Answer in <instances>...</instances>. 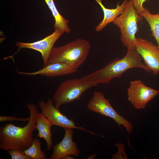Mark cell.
Returning a JSON list of instances; mask_svg holds the SVG:
<instances>
[{
  "mask_svg": "<svg viewBox=\"0 0 159 159\" xmlns=\"http://www.w3.org/2000/svg\"><path fill=\"white\" fill-rule=\"evenodd\" d=\"M143 59L136 49H127L122 58L115 59L104 67L82 77L84 80L99 84H108L113 79L120 77L128 70L139 68L145 71H150L142 62Z\"/></svg>",
  "mask_w": 159,
  "mask_h": 159,
  "instance_id": "2",
  "label": "cell"
},
{
  "mask_svg": "<svg viewBox=\"0 0 159 159\" xmlns=\"http://www.w3.org/2000/svg\"><path fill=\"white\" fill-rule=\"evenodd\" d=\"M53 100L49 98L46 102L41 100L38 103L42 112L51 122L52 125H56L62 127L64 129H77L87 131L91 134L95 133L81 127L76 126L72 120L69 119L63 115L53 105Z\"/></svg>",
  "mask_w": 159,
  "mask_h": 159,
  "instance_id": "8",
  "label": "cell"
},
{
  "mask_svg": "<svg viewBox=\"0 0 159 159\" xmlns=\"http://www.w3.org/2000/svg\"><path fill=\"white\" fill-rule=\"evenodd\" d=\"M95 0L100 6L104 14L103 19L95 28L96 32H99L109 23L112 22L117 16L122 13L127 0H124L120 5L117 4L116 8L111 9L106 8L102 3V0Z\"/></svg>",
  "mask_w": 159,
  "mask_h": 159,
  "instance_id": "13",
  "label": "cell"
},
{
  "mask_svg": "<svg viewBox=\"0 0 159 159\" xmlns=\"http://www.w3.org/2000/svg\"><path fill=\"white\" fill-rule=\"evenodd\" d=\"M91 48L87 40L78 38L65 45L54 47L48 64L60 62L78 69L86 59Z\"/></svg>",
  "mask_w": 159,
  "mask_h": 159,
  "instance_id": "3",
  "label": "cell"
},
{
  "mask_svg": "<svg viewBox=\"0 0 159 159\" xmlns=\"http://www.w3.org/2000/svg\"><path fill=\"white\" fill-rule=\"evenodd\" d=\"M65 134L62 140L52 146L53 151L49 159H62L67 155L79 156L80 150L77 145L73 140L74 130L71 128L64 129Z\"/></svg>",
  "mask_w": 159,
  "mask_h": 159,
  "instance_id": "11",
  "label": "cell"
},
{
  "mask_svg": "<svg viewBox=\"0 0 159 159\" xmlns=\"http://www.w3.org/2000/svg\"><path fill=\"white\" fill-rule=\"evenodd\" d=\"M62 30H54L53 33L40 40L32 43L17 42L16 45L19 49L26 48L33 49L39 52L42 54L44 66L48 64L50 55L57 41L64 33Z\"/></svg>",
  "mask_w": 159,
  "mask_h": 159,
  "instance_id": "10",
  "label": "cell"
},
{
  "mask_svg": "<svg viewBox=\"0 0 159 159\" xmlns=\"http://www.w3.org/2000/svg\"><path fill=\"white\" fill-rule=\"evenodd\" d=\"M140 15L146 20L150 25L152 35L156 40L159 49V13L152 14L145 8L144 10Z\"/></svg>",
  "mask_w": 159,
  "mask_h": 159,
  "instance_id": "16",
  "label": "cell"
},
{
  "mask_svg": "<svg viewBox=\"0 0 159 159\" xmlns=\"http://www.w3.org/2000/svg\"><path fill=\"white\" fill-rule=\"evenodd\" d=\"M8 151L11 159H32L22 151L17 149H11Z\"/></svg>",
  "mask_w": 159,
  "mask_h": 159,
  "instance_id": "18",
  "label": "cell"
},
{
  "mask_svg": "<svg viewBox=\"0 0 159 159\" xmlns=\"http://www.w3.org/2000/svg\"><path fill=\"white\" fill-rule=\"evenodd\" d=\"M68 64L63 62H57L47 64L42 68L32 72H18L19 74L28 76L40 75L49 77L67 75L77 72Z\"/></svg>",
  "mask_w": 159,
  "mask_h": 159,
  "instance_id": "12",
  "label": "cell"
},
{
  "mask_svg": "<svg viewBox=\"0 0 159 159\" xmlns=\"http://www.w3.org/2000/svg\"><path fill=\"white\" fill-rule=\"evenodd\" d=\"M127 100L136 109H144L159 94V90L146 85L140 80L132 81L127 90Z\"/></svg>",
  "mask_w": 159,
  "mask_h": 159,
  "instance_id": "7",
  "label": "cell"
},
{
  "mask_svg": "<svg viewBox=\"0 0 159 159\" xmlns=\"http://www.w3.org/2000/svg\"><path fill=\"white\" fill-rule=\"evenodd\" d=\"M87 108L92 111L113 119L120 128L123 126L128 133L132 132L133 125L132 123L120 115L113 108L109 100L106 98L101 91H95L91 99L87 104Z\"/></svg>",
  "mask_w": 159,
  "mask_h": 159,
  "instance_id": "6",
  "label": "cell"
},
{
  "mask_svg": "<svg viewBox=\"0 0 159 159\" xmlns=\"http://www.w3.org/2000/svg\"><path fill=\"white\" fill-rule=\"evenodd\" d=\"M74 159L71 155H67L64 157L62 159Z\"/></svg>",
  "mask_w": 159,
  "mask_h": 159,
  "instance_id": "21",
  "label": "cell"
},
{
  "mask_svg": "<svg viewBox=\"0 0 159 159\" xmlns=\"http://www.w3.org/2000/svg\"><path fill=\"white\" fill-rule=\"evenodd\" d=\"M136 49L143 60L144 64L154 75L159 73V49L152 42L136 38Z\"/></svg>",
  "mask_w": 159,
  "mask_h": 159,
  "instance_id": "9",
  "label": "cell"
},
{
  "mask_svg": "<svg viewBox=\"0 0 159 159\" xmlns=\"http://www.w3.org/2000/svg\"><path fill=\"white\" fill-rule=\"evenodd\" d=\"M29 117L25 118L17 117L13 116H0V121H21L25 122L29 121Z\"/></svg>",
  "mask_w": 159,
  "mask_h": 159,
  "instance_id": "19",
  "label": "cell"
},
{
  "mask_svg": "<svg viewBox=\"0 0 159 159\" xmlns=\"http://www.w3.org/2000/svg\"><path fill=\"white\" fill-rule=\"evenodd\" d=\"M44 1L50 10L54 18V29H59L64 33H70L71 30L68 26L69 20L64 18L59 13L56 7L53 0Z\"/></svg>",
  "mask_w": 159,
  "mask_h": 159,
  "instance_id": "15",
  "label": "cell"
},
{
  "mask_svg": "<svg viewBox=\"0 0 159 159\" xmlns=\"http://www.w3.org/2000/svg\"><path fill=\"white\" fill-rule=\"evenodd\" d=\"M132 0L135 8L139 14L144 10L145 8L143 7V4L145 1L148 0Z\"/></svg>",
  "mask_w": 159,
  "mask_h": 159,
  "instance_id": "20",
  "label": "cell"
},
{
  "mask_svg": "<svg viewBox=\"0 0 159 159\" xmlns=\"http://www.w3.org/2000/svg\"><path fill=\"white\" fill-rule=\"evenodd\" d=\"M143 19L135 8L132 0H127L123 12L112 22L119 28L120 40L127 49H136L135 34L138 31V23Z\"/></svg>",
  "mask_w": 159,
  "mask_h": 159,
  "instance_id": "4",
  "label": "cell"
},
{
  "mask_svg": "<svg viewBox=\"0 0 159 159\" xmlns=\"http://www.w3.org/2000/svg\"><path fill=\"white\" fill-rule=\"evenodd\" d=\"M51 122L42 112H38L36 118V127L38 133L37 136L43 138L47 145V149L49 151L52 149V134Z\"/></svg>",
  "mask_w": 159,
  "mask_h": 159,
  "instance_id": "14",
  "label": "cell"
},
{
  "mask_svg": "<svg viewBox=\"0 0 159 159\" xmlns=\"http://www.w3.org/2000/svg\"><path fill=\"white\" fill-rule=\"evenodd\" d=\"M99 84L98 83L81 78L68 80L62 82L53 96L55 107L79 100L85 91Z\"/></svg>",
  "mask_w": 159,
  "mask_h": 159,
  "instance_id": "5",
  "label": "cell"
},
{
  "mask_svg": "<svg viewBox=\"0 0 159 159\" xmlns=\"http://www.w3.org/2000/svg\"><path fill=\"white\" fill-rule=\"evenodd\" d=\"M30 112L29 120L23 127L12 123L0 127V149L8 151L17 149L22 151L30 147L34 140L32 134L36 129V120L38 111L36 105L29 103L26 105Z\"/></svg>",
  "mask_w": 159,
  "mask_h": 159,
  "instance_id": "1",
  "label": "cell"
},
{
  "mask_svg": "<svg viewBox=\"0 0 159 159\" xmlns=\"http://www.w3.org/2000/svg\"><path fill=\"white\" fill-rule=\"evenodd\" d=\"M41 146L40 140L35 138L30 147L23 152L32 159H45V153L42 150Z\"/></svg>",
  "mask_w": 159,
  "mask_h": 159,
  "instance_id": "17",
  "label": "cell"
}]
</instances>
